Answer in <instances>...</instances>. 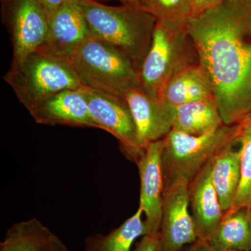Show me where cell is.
Listing matches in <instances>:
<instances>
[{"label":"cell","instance_id":"6da1fadb","mask_svg":"<svg viewBox=\"0 0 251 251\" xmlns=\"http://www.w3.org/2000/svg\"><path fill=\"white\" fill-rule=\"evenodd\" d=\"M210 75L223 122L233 125L251 112V0H224L186 23Z\"/></svg>","mask_w":251,"mask_h":251},{"label":"cell","instance_id":"7a4b0ae2","mask_svg":"<svg viewBox=\"0 0 251 251\" xmlns=\"http://www.w3.org/2000/svg\"><path fill=\"white\" fill-rule=\"evenodd\" d=\"M92 38L115 48L139 70L148 54L156 19L140 6H108L79 0Z\"/></svg>","mask_w":251,"mask_h":251},{"label":"cell","instance_id":"3957f363","mask_svg":"<svg viewBox=\"0 0 251 251\" xmlns=\"http://www.w3.org/2000/svg\"><path fill=\"white\" fill-rule=\"evenodd\" d=\"M4 80L29 113L55 94L82 86L68 59L41 48L12 63Z\"/></svg>","mask_w":251,"mask_h":251},{"label":"cell","instance_id":"277c9868","mask_svg":"<svg viewBox=\"0 0 251 251\" xmlns=\"http://www.w3.org/2000/svg\"><path fill=\"white\" fill-rule=\"evenodd\" d=\"M200 62L186 25L156 21L151 46L138 70L139 87L148 95L162 99L167 85L176 74Z\"/></svg>","mask_w":251,"mask_h":251},{"label":"cell","instance_id":"5b68a950","mask_svg":"<svg viewBox=\"0 0 251 251\" xmlns=\"http://www.w3.org/2000/svg\"><path fill=\"white\" fill-rule=\"evenodd\" d=\"M85 87L125 98L139 87L138 71L129 59L103 41L91 38L69 59Z\"/></svg>","mask_w":251,"mask_h":251},{"label":"cell","instance_id":"8992f818","mask_svg":"<svg viewBox=\"0 0 251 251\" xmlns=\"http://www.w3.org/2000/svg\"><path fill=\"white\" fill-rule=\"evenodd\" d=\"M240 128L239 124L224 125L202 135L172 130L163 139L164 187L177 180L191 182L208 162L237 136Z\"/></svg>","mask_w":251,"mask_h":251},{"label":"cell","instance_id":"52a82bcc","mask_svg":"<svg viewBox=\"0 0 251 251\" xmlns=\"http://www.w3.org/2000/svg\"><path fill=\"white\" fill-rule=\"evenodd\" d=\"M80 90L100 129L115 137L125 156L136 163L145 149L138 142L134 120L126 99L85 86Z\"/></svg>","mask_w":251,"mask_h":251},{"label":"cell","instance_id":"ba28073f","mask_svg":"<svg viewBox=\"0 0 251 251\" xmlns=\"http://www.w3.org/2000/svg\"><path fill=\"white\" fill-rule=\"evenodd\" d=\"M1 13L12 42V63L19 62L45 42L49 18L38 0H1Z\"/></svg>","mask_w":251,"mask_h":251},{"label":"cell","instance_id":"9c48e42d","mask_svg":"<svg viewBox=\"0 0 251 251\" xmlns=\"http://www.w3.org/2000/svg\"><path fill=\"white\" fill-rule=\"evenodd\" d=\"M188 184L177 180L164 187L159 229L163 251H181L198 240L189 211Z\"/></svg>","mask_w":251,"mask_h":251},{"label":"cell","instance_id":"30bf717a","mask_svg":"<svg viewBox=\"0 0 251 251\" xmlns=\"http://www.w3.org/2000/svg\"><path fill=\"white\" fill-rule=\"evenodd\" d=\"M162 151L163 140L149 144L135 163L139 171V206L145 217V234L159 232L161 226L164 192Z\"/></svg>","mask_w":251,"mask_h":251},{"label":"cell","instance_id":"8fae6325","mask_svg":"<svg viewBox=\"0 0 251 251\" xmlns=\"http://www.w3.org/2000/svg\"><path fill=\"white\" fill-rule=\"evenodd\" d=\"M134 120L140 147L163 140L173 130L176 108L135 87L125 94Z\"/></svg>","mask_w":251,"mask_h":251},{"label":"cell","instance_id":"7c38bea8","mask_svg":"<svg viewBox=\"0 0 251 251\" xmlns=\"http://www.w3.org/2000/svg\"><path fill=\"white\" fill-rule=\"evenodd\" d=\"M92 38L79 0H70L49 17V31L41 49L69 60L84 42Z\"/></svg>","mask_w":251,"mask_h":251},{"label":"cell","instance_id":"4fadbf2b","mask_svg":"<svg viewBox=\"0 0 251 251\" xmlns=\"http://www.w3.org/2000/svg\"><path fill=\"white\" fill-rule=\"evenodd\" d=\"M188 184V196L198 239L207 241L224 216L212 179L213 159Z\"/></svg>","mask_w":251,"mask_h":251},{"label":"cell","instance_id":"5bb4252c","mask_svg":"<svg viewBox=\"0 0 251 251\" xmlns=\"http://www.w3.org/2000/svg\"><path fill=\"white\" fill-rule=\"evenodd\" d=\"M29 114L39 125L100 129L91 115L87 100L80 89L62 91L47 99Z\"/></svg>","mask_w":251,"mask_h":251},{"label":"cell","instance_id":"9a60e30c","mask_svg":"<svg viewBox=\"0 0 251 251\" xmlns=\"http://www.w3.org/2000/svg\"><path fill=\"white\" fill-rule=\"evenodd\" d=\"M241 156L242 143L238 134L213 159V182L224 213L232 207L239 189L241 181Z\"/></svg>","mask_w":251,"mask_h":251},{"label":"cell","instance_id":"2e32d148","mask_svg":"<svg viewBox=\"0 0 251 251\" xmlns=\"http://www.w3.org/2000/svg\"><path fill=\"white\" fill-rule=\"evenodd\" d=\"M215 97L209 73L202 63L180 72L167 85L162 99L175 108L201 99Z\"/></svg>","mask_w":251,"mask_h":251},{"label":"cell","instance_id":"e0dca14e","mask_svg":"<svg viewBox=\"0 0 251 251\" xmlns=\"http://www.w3.org/2000/svg\"><path fill=\"white\" fill-rule=\"evenodd\" d=\"M215 97L184 104L176 108L173 130L202 135L224 125Z\"/></svg>","mask_w":251,"mask_h":251},{"label":"cell","instance_id":"ac0fdd59","mask_svg":"<svg viewBox=\"0 0 251 251\" xmlns=\"http://www.w3.org/2000/svg\"><path fill=\"white\" fill-rule=\"evenodd\" d=\"M207 242L213 251H251L249 208L225 214Z\"/></svg>","mask_w":251,"mask_h":251},{"label":"cell","instance_id":"d6986e66","mask_svg":"<svg viewBox=\"0 0 251 251\" xmlns=\"http://www.w3.org/2000/svg\"><path fill=\"white\" fill-rule=\"evenodd\" d=\"M143 214L139 206L133 216L110 233L97 234L87 237L85 251H131L133 242L145 234Z\"/></svg>","mask_w":251,"mask_h":251},{"label":"cell","instance_id":"ffe728a7","mask_svg":"<svg viewBox=\"0 0 251 251\" xmlns=\"http://www.w3.org/2000/svg\"><path fill=\"white\" fill-rule=\"evenodd\" d=\"M53 234L36 218L21 221L8 229L0 251H40Z\"/></svg>","mask_w":251,"mask_h":251},{"label":"cell","instance_id":"44dd1931","mask_svg":"<svg viewBox=\"0 0 251 251\" xmlns=\"http://www.w3.org/2000/svg\"><path fill=\"white\" fill-rule=\"evenodd\" d=\"M240 125V124H239ZM239 137L242 143L241 181L232 207L225 214L251 205V123L240 125Z\"/></svg>","mask_w":251,"mask_h":251},{"label":"cell","instance_id":"7402d4cb","mask_svg":"<svg viewBox=\"0 0 251 251\" xmlns=\"http://www.w3.org/2000/svg\"><path fill=\"white\" fill-rule=\"evenodd\" d=\"M140 6L158 22L186 25L193 16L190 0H140Z\"/></svg>","mask_w":251,"mask_h":251},{"label":"cell","instance_id":"603a6c76","mask_svg":"<svg viewBox=\"0 0 251 251\" xmlns=\"http://www.w3.org/2000/svg\"><path fill=\"white\" fill-rule=\"evenodd\" d=\"M131 251H163L159 232L145 234Z\"/></svg>","mask_w":251,"mask_h":251},{"label":"cell","instance_id":"cb8c5ba5","mask_svg":"<svg viewBox=\"0 0 251 251\" xmlns=\"http://www.w3.org/2000/svg\"><path fill=\"white\" fill-rule=\"evenodd\" d=\"M223 1L224 0H190L193 9V16L216 7Z\"/></svg>","mask_w":251,"mask_h":251},{"label":"cell","instance_id":"d4e9b609","mask_svg":"<svg viewBox=\"0 0 251 251\" xmlns=\"http://www.w3.org/2000/svg\"><path fill=\"white\" fill-rule=\"evenodd\" d=\"M38 1L45 9L49 18L50 16H52L54 12L60 9L64 4H67L70 0H38Z\"/></svg>","mask_w":251,"mask_h":251},{"label":"cell","instance_id":"484cf974","mask_svg":"<svg viewBox=\"0 0 251 251\" xmlns=\"http://www.w3.org/2000/svg\"><path fill=\"white\" fill-rule=\"evenodd\" d=\"M40 251H69L67 246L57 235L53 234Z\"/></svg>","mask_w":251,"mask_h":251},{"label":"cell","instance_id":"4316f807","mask_svg":"<svg viewBox=\"0 0 251 251\" xmlns=\"http://www.w3.org/2000/svg\"><path fill=\"white\" fill-rule=\"evenodd\" d=\"M184 251H213V250L207 241L198 239L197 242L191 244L190 247Z\"/></svg>","mask_w":251,"mask_h":251},{"label":"cell","instance_id":"83f0119b","mask_svg":"<svg viewBox=\"0 0 251 251\" xmlns=\"http://www.w3.org/2000/svg\"><path fill=\"white\" fill-rule=\"evenodd\" d=\"M114 1H120L122 4L140 6V0H114Z\"/></svg>","mask_w":251,"mask_h":251},{"label":"cell","instance_id":"f1b7e54d","mask_svg":"<svg viewBox=\"0 0 251 251\" xmlns=\"http://www.w3.org/2000/svg\"><path fill=\"white\" fill-rule=\"evenodd\" d=\"M251 123V112L249 115H248L242 122H240V125H245V124Z\"/></svg>","mask_w":251,"mask_h":251},{"label":"cell","instance_id":"f546056e","mask_svg":"<svg viewBox=\"0 0 251 251\" xmlns=\"http://www.w3.org/2000/svg\"><path fill=\"white\" fill-rule=\"evenodd\" d=\"M249 221L251 228V205L250 206V207L249 208Z\"/></svg>","mask_w":251,"mask_h":251},{"label":"cell","instance_id":"4dcf8cb0","mask_svg":"<svg viewBox=\"0 0 251 251\" xmlns=\"http://www.w3.org/2000/svg\"><path fill=\"white\" fill-rule=\"evenodd\" d=\"M235 251V250H228V251Z\"/></svg>","mask_w":251,"mask_h":251}]
</instances>
